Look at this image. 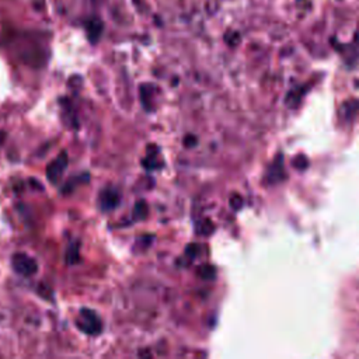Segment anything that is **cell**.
Returning <instances> with one entry per match:
<instances>
[{
	"instance_id": "obj_2",
	"label": "cell",
	"mask_w": 359,
	"mask_h": 359,
	"mask_svg": "<svg viewBox=\"0 0 359 359\" xmlns=\"http://www.w3.org/2000/svg\"><path fill=\"white\" fill-rule=\"evenodd\" d=\"M13 266L18 273H21L24 276L34 275L36 272V268H38L35 259L25 255V254H15L13 257Z\"/></svg>"
},
{
	"instance_id": "obj_4",
	"label": "cell",
	"mask_w": 359,
	"mask_h": 359,
	"mask_svg": "<svg viewBox=\"0 0 359 359\" xmlns=\"http://www.w3.org/2000/svg\"><path fill=\"white\" fill-rule=\"evenodd\" d=\"M118 194L111 189H105L101 195V205L104 209H112L118 203Z\"/></svg>"
},
{
	"instance_id": "obj_3",
	"label": "cell",
	"mask_w": 359,
	"mask_h": 359,
	"mask_svg": "<svg viewBox=\"0 0 359 359\" xmlns=\"http://www.w3.org/2000/svg\"><path fill=\"white\" fill-rule=\"evenodd\" d=\"M66 167H67V154L62 153L48 165V170H46L48 178L52 182H56L62 177V174L65 172Z\"/></svg>"
},
{
	"instance_id": "obj_1",
	"label": "cell",
	"mask_w": 359,
	"mask_h": 359,
	"mask_svg": "<svg viewBox=\"0 0 359 359\" xmlns=\"http://www.w3.org/2000/svg\"><path fill=\"white\" fill-rule=\"evenodd\" d=\"M77 325L81 331H84L86 334H90V335H94V334H98L101 331V320L100 317L88 310V309H83L80 310V314L77 317Z\"/></svg>"
}]
</instances>
